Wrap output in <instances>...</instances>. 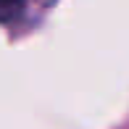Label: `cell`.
Segmentation results:
<instances>
[{"instance_id":"6da1fadb","label":"cell","mask_w":129,"mask_h":129,"mask_svg":"<svg viewBox=\"0 0 129 129\" xmlns=\"http://www.w3.org/2000/svg\"><path fill=\"white\" fill-rule=\"evenodd\" d=\"M26 0H0V24H11L24 13Z\"/></svg>"}]
</instances>
